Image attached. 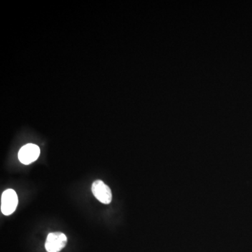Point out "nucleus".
Returning <instances> with one entry per match:
<instances>
[{"label":"nucleus","instance_id":"f257e3e1","mask_svg":"<svg viewBox=\"0 0 252 252\" xmlns=\"http://www.w3.org/2000/svg\"><path fill=\"white\" fill-rule=\"evenodd\" d=\"M18 199L17 194L13 189H7L1 195V210L3 215L9 216L14 213L17 207Z\"/></svg>","mask_w":252,"mask_h":252},{"label":"nucleus","instance_id":"f03ea898","mask_svg":"<svg viewBox=\"0 0 252 252\" xmlns=\"http://www.w3.org/2000/svg\"><path fill=\"white\" fill-rule=\"evenodd\" d=\"M67 243V238L64 233L61 232L49 233L46 240V250L47 252H60L65 248Z\"/></svg>","mask_w":252,"mask_h":252},{"label":"nucleus","instance_id":"7ed1b4c3","mask_svg":"<svg viewBox=\"0 0 252 252\" xmlns=\"http://www.w3.org/2000/svg\"><path fill=\"white\" fill-rule=\"evenodd\" d=\"M92 192L94 196L100 203L104 205H109L112 200V193L108 186L102 181H94L92 185Z\"/></svg>","mask_w":252,"mask_h":252},{"label":"nucleus","instance_id":"20e7f679","mask_svg":"<svg viewBox=\"0 0 252 252\" xmlns=\"http://www.w3.org/2000/svg\"><path fill=\"white\" fill-rule=\"evenodd\" d=\"M40 154V149L34 144H28L23 146L18 152V158L24 165H29L35 161Z\"/></svg>","mask_w":252,"mask_h":252}]
</instances>
